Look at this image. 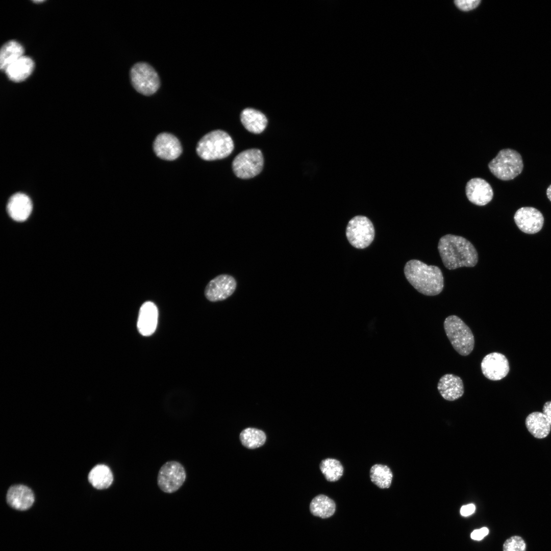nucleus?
<instances>
[{
	"label": "nucleus",
	"mask_w": 551,
	"mask_h": 551,
	"mask_svg": "<svg viewBox=\"0 0 551 551\" xmlns=\"http://www.w3.org/2000/svg\"><path fill=\"white\" fill-rule=\"evenodd\" d=\"M240 120L244 128L254 134H260L266 128L267 119L261 112L253 108H246L241 113Z\"/></svg>",
	"instance_id": "aec40b11"
},
{
	"label": "nucleus",
	"mask_w": 551,
	"mask_h": 551,
	"mask_svg": "<svg viewBox=\"0 0 551 551\" xmlns=\"http://www.w3.org/2000/svg\"><path fill=\"white\" fill-rule=\"evenodd\" d=\"M456 5L461 10L468 11L476 8L480 3V0H457L455 1Z\"/></svg>",
	"instance_id": "c85d7f7f"
},
{
	"label": "nucleus",
	"mask_w": 551,
	"mask_h": 551,
	"mask_svg": "<svg viewBox=\"0 0 551 551\" xmlns=\"http://www.w3.org/2000/svg\"><path fill=\"white\" fill-rule=\"evenodd\" d=\"M437 388L442 397L449 401L459 398L464 392L462 380L453 374L443 375L438 383Z\"/></svg>",
	"instance_id": "f3484780"
},
{
	"label": "nucleus",
	"mask_w": 551,
	"mask_h": 551,
	"mask_svg": "<svg viewBox=\"0 0 551 551\" xmlns=\"http://www.w3.org/2000/svg\"><path fill=\"white\" fill-rule=\"evenodd\" d=\"M237 286L236 280L232 276L222 274L211 280L205 290L206 297L211 302L224 300L234 292Z\"/></svg>",
	"instance_id": "9d476101"
},
{
	"label": "nucleus",
	"mask_w": 551,
	"mask_h": 551,
	"mask_svg": "<svg viewBox=\"0 0 551 551\" xmlns=\"http://www.w3.org/2000/svg\"><path fill=\"white\" fill-rule=\"evenodd\" d=\"M240 439L243 446L249 449H254L263 445L265 442L266 437L263 431L248 428L241 432Z\"/></svg>",
	"instance_id": "a878e982"
},
{
	"label": "nucleus",
	"mask_w": 551,
	"mask_h": 551,
	"mask_svg": "<svg viewBox=\"0 0 551 551\" xmlns=\"http://www.w3.org/2000/svg\"><path fill=\"white\" fill-rule=\"evenodd\" d=\"M525 423L528 431L538 439L545 438L551 430V425L543 412L530 413L527 417Z\"/></svg>",
	"instance_id": "412c9836"
},
{
	"label": "nucleus",
	"mask_w": 551,
	"mask_h": 551,
	"mask_svg": "<svg viewBox=\"0 0 551 551\" xmlns=\"http://www.w3.org/2000/svg\"><path fill=\"white\" fill-rule=\"evenodd\" d=\"M186 472L183 465L178 462H166L159 470L157 482L159 488L166 493L178 490L186 479Z\"/></svg>",
	"instance_id": "1a4fd4ad"
},
{
	"label": "nucleus",
	"mask_w": 551,
	"mask_h": 551,
	"mask_svg": "<svg viewBox=\"0 0 551 551\" xmlns=\"http://www.w3.org/2000/svg\"><path fill=\"white\" fill-rule=\"evenodd\" d=\"M6 500L12 508L20 511L29 509L33 504L35 497L32 490L23 485L12 486L8 490Z\"/></svg>",
	"instance_id": "2eb2a0df"
},
{
	"label": "nucleus",
	"mask_w": 551,
	"mask_h": 551,
	"mask_svg": "<svg viewBox=\"0 0 551 551\" xmlns=\"http://www.w3.org/2000/svg\"><path fill=\"white\" fill-rule=\"evenodd\" d=\"M42 2H43V1H34V2H35V3H41Z\"/></svg>",
	"instance_id": "72a5a7b5"
},
{
	"label": "nucleus",
	"mask_w": 551,
	"mask_h": 551,
	"mask_svg": "<svg viewBox=\"0 0 551 551\" xmlns=\"http://www.w3.org/2000/svg\"><path fill=\"white\" fill-rule=\"evenodd\" d=\"M475 507L473 504L463 506L460 509V513L463 516H468L473 514Z\"/></svg>",
	"instance_id": "7c9ffc66"
},
{
	"label": "nucleus",
	"mask_w": 551,
	"mask_h": 551,
	"mask_svg": "<svg viewBox=\"0 0 551 551\" xmlns=\"http://www.w3.org/2000/svg\"><path fill=\"white\" fill-rule=\"evenodd\" d=\"M158 318V309L154 303L146 302L140 307L137 328L143 336H148L155 331Z\"/></svg>",
	"instance_id": "dca6fc26"
},
{
	"label": "nucleus",
	"mask_w": 551,
	"mask_h": 551,
	"mask_svg": "<svg viewBox=\"0 0 551 551\" xmlns=\"http://www.w3.org/2000/svg\"><path fill=\"white\" fill-rule=\"evenodd\" d=\"M542 411L551 425V400L548 401L544 404Z\"/></svg>",
	"instance_id": "2f4dec72"
},
{
	"label": "nucleus",
	"mask_w": 551,
	"mask_h": 551,
	"mask_svg": "<svg viewBox=\"0 0 551 551\" xmlns=\"http://www.w3.org/2000/svg\"><path fill=\"white\" fill-rule=\"evenodd\" d=\"M488 167L497 178L509 181L521 173L523 163L518 152L511 148H505L500 150L489 162Z\"/></svg>",
	"instance_id": "39448f33"
},
{
	"label": "nucleus",
	"mask_w": 551,
	"mask_h": 551,
	"mask_svg": "<svg viewBox=\"0 0 551 551\" xmlns=\"http://www.w3.org/2000/svg\"><path fill=\"white\" fill-rule=\"evenodd\" d=\"M374 229L372 223L367 217L356 216L348 222L346 235L352 245L357 248L368 246L374 237Z\"/></svg>",
	"instance_id": "6e6552de"
},
{
	"label": "nucleus",
	"mask_w": 551,
	"mask_h": 551,
	"mask_svg": "<svg viewBox=\"0 0 551 551\" xmlns=\"http://www.w3.org/2000/svg\"><path fill=\"white\" fill-rule=\"evenodd\" d=\"M546 195L548 198L551 202V184L547 187L546 189Z\"/></svg>",
	"instance_id": "473e14b6"
},
{
	"label": "nucleus",
	"mask_w": 551,
	"mask_h": 551,
	"mask_svg": "<svg viewBox=\"0 0 551 551\" xmlns=\"http://www.w3.org/2000/svg\"><path fill=\"white\" fill-rule=\"evenodd\" d=\"M153 148L159 158L168 161L177 159L182 153V146L178 138L170 133H162L156 138Z\"/></svg>",
	"instance_id": "ddd939ff"
},
{
	"label": "nucleus",
	"mask_w": 551,
	"mask_h": 551,
	"mask_svg": "<svg viewBox=\"0 0 551 551\" xmlns=\"http://www.w3.org/2000/svg\"><path fill=\"white\" fill-rule=\"evenodd\" d=\"M369 475L371 482L380 488H388L391 486L393 474L387 465H373L370 469Z\"/></svg>",
	"instance_id": "393cba45"
},
{
	"label": "nucleus",
	"mask_w": 551,
	"mask_h": 551,
	"mask_svg": "<svg viewBox=\"0 0 551 551\" xmlns=\"http://www.w3.org/2000/svg\"><path fill=\"white\" fill-rule=\"evenodd\" d=\"M264 158L261 151L251 148L238 154L232 162V169L236 176L242 179L252 178L262 171Z\"/></svg>",
	"instance_id": "0eeeda50"
},
{
	"label": "nucleus",
	"mask_w": 551,
	"mask_h": 551,
	"mask_svg": "<svg viewBox=\"0 0 551 551\" xmlns=\"http://www.w3.org/2000/svg\"><path fill=\"white\" fill-rule=\"evenodd\" d=\"M34 68L33 60L29 57L23 56L9 65L4 72L11 81L20 82L31 75Z\"/></svg>",
	"instance_id": "6ab92c4d"
},
{
	"label": "nucleus",
	"mask_w": 551,
	"mask_h": 551,
	"mask_svg": "<svg viewBox=\"0 0 551 551\" xmlns=\"http://www.w3.org/2000/svg\"><path fill=\"white\" fill-rule=\"evenodd\" d=\"M489 533V530L486 527L474 530L470 534L472 539L481 540Z\"/></svg>",
	"instance_id": "c756f323"
},
{
	"label": "nucleus",
	"mask_w": 551,
	"mask_h": 551,
	"mask_svg": "<svg viewBox=\"0 0 551 551\" xmlns=\"http://www.w3.org/2000/svg\"><path fill=\"white\" fill-rule=\"evenodd\" d=\"M23 53V46L17 41L10 40L5 43L0 52L1 69L5 71L9 65L24 56Z\"/></svg>",
	"instance_id": "4be33fe9"
},
{
	"label": "nucleus",
	"mask_w": 551,
	"mask_h": 551,
	"mask_svg": "<svg viewBox=\"0 0 551 551\" xmlns=\"http://www.w3.org/2000/svg\"><path fill=\"white\" fill-rule=\"evenodd\" d=\"M319 468L325 479L329 482H336L343 475V466L335 459L327 458L322 460Z\"/></svg>",
	"instance_id": "bb28decb"
},
{
	"label": "nucleus",
	"mask_w": 551,
	"mask_h": 551,
	"mask_svg": "<svg viewBox=\"0 0 551 551\" xmlns=\"http://www.w3.org/2000/svg\"><path fill=\"white\" fill-rule=\"evenodd\" d=\"M404 273L413 287L424 295H438L443 290V276L437 266L428 265L418 260H411L405 264Z\"/></svg>",
	"instance_id": "f03ea898"
},
{
	"label": "nucleus",
	"mask_w": 551,
	"mask_h": 551,
	"mask_svg": "<svg viewBox=\"0 0 551 551\" xmlns=\"http://www.w3.org/2000/svg\"><path fill=\"white\" fill-rule=\"evenodd\" d=\"M88 480L96 489H104L111 486L113 481V475L108 466L99 464L91 470L88 474Z\"/></svg>",
	"instance_id": "5701e85b"
},
{
	"label": "nucleus",
	"mask_w": 551,
	"mask_h": 551,
	"mask_svg": "<svg viewBox=\"0 0 551 551\" xmlns=\"http://www.w3.org/2000/svg\"><path fill=\"white\" fill-rule=\"evenodd\" d=\"M7 210L9 216L14 220L23 221L30 216L32 210V203L29 197L22 193H17L9 198Z\"/></svg>",
	"instance_id": "a211bd4d"
},
{
	"label": "nucleus",
	"mask_w": 551,
	"mask_h": 551,
	"mask_svg": "<svg viewBox=\"0 0 551 551\" xmlns=\"http://www.w3.org/2000/svg\"><path fill=\"white\" fill-rule=\"evenodd\" d=\"M466 194L468 200L478 206H484L493 198V191L490 185L485 180L476 178L470 180L466 186Z\"/></svg>",
	"instance_id": "4468645a"
},
{
	"label": "nucleus",
	"mask_w": 551,
	"mask_h": 551,
	"mask_svg": "<svg viewBox=\"0 0 551 551\" xmlns=\"http://www.w3.org/2000/svg\"><path fill=\"white\" fill-rule=\"evenodd\" d=\"M481 367L484 375L492 381L504 379L510 370L508 359L505 355L498 352L486 355L481 362Z\"/></svg>",
	"instance_id": "9b49d317"
},
{
	"label": "nucleus",
	"mask_w": 551,
	"mask_h": 551,
	"mask_svg": "<svg viewBox=\"0 0 551 551\" xmlns=\"http://www.w3.org/2000/svg\"><path fill=\"white\" fill-rule=\"evenodd\" d=\"M130 79L135 89L140 94L149 96L159 89L160 82L155 69L147 63L134 64L130 70Z\"/></svg>",
	"instance_id": "423d86ee"
},
{
	"label": "nucleus",
	"mask_w": 551,
	"mask_h": 551,
	"mask_svg": "<svg viewBox=\"0 0 551 551\" xmlns=\"http://www.w3.org/2000/svg\"><path fill=\"white\" fill-rule=\"evenodd\" d=\"M438 249L444 265L449 270L473 267L478 263L476 249L462 236L452 234L442 236L439 239Z\"/></svg>",
	"instance_id": "f257e3e1"
},
{
	"label": "nucleus",
	"mask_w": 551,
	"mask_h": 551,
	"mask_svg": "<svg viewBox=\"0 0 551 551\" xmlns=\"http://www.w3.org/2000/svg\"><path fill=\"white\" fill-rule=\"evenodd\" d=\"M336 504L331 498L324 494H319L312 499L310 504L311 513L315 516L327 518L335 513Z\"/></svg>",
	"instance_id": "b1692460"
},
{
	"label": "nucleus",
	"mask_w": 551,
	"mask_h": 551,
	"mask_svg": "<svg viewBox=\"0 0 551 551\" xmlns=\"http://www.w3.org/2000/svg\"><path fill=\"white\" fill-rule=\"evenodd\" d=\"M503 551H526L525 542L520 536H512L505 541Z\"/></svg>",
	"instance_id": "cd10ccee"
},
{
	"label": "nucleus",
	"mask_w": 551,
	"mask_h": 551,
	"mask_svg": "<svg viewBox=\"0 0 551 551\" xmlns=\"http://www.w3.org/2000/svg\"><path fill=\"white\" fill-rule=\"evenodd\" d=\"M196 149L202 159L213 161L229 156L234 149V143L227 132L214 130L206 134L199 140Z\"/></svg>",
	"instance_id": "7ed1b4c3"
},
{
	"label": "nucleus",
	"mask_w": 551,
	"mask_h": 551,
	"mask_svg": "<svg viewBox=\"0 0 551 551\" xmlns=\"http://www.w3.org/2000/svg\"><path fill=\"white\" fill-rule=\"evenodd\" d=\"M446 335L460 355H469L474 348V336L469 327L458 316L450 315L444 321Z\"/></svg>",
	"instance_id": "20e7f679"
},
{
	"label": "nucleus",
	"mask_w": 551,
	"mask_h": 551,
	"mask_svg": "<svg viewBox=\"0 0 551 551\" xmlns=\"http://www.w3.org/2000/svg\"><path fill=\"white\" fill-rule=\"evenodd\" d=\"M514 219L518 229L529 234L539 232L544 223V217L541 212L531 207H523L518 209L514 214Z\"/></svg>",
	"instance_id": "f8f14e48"
}]
</instances>
